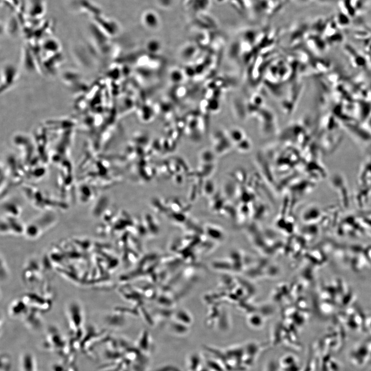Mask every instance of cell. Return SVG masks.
<instances>
[{"label":"cell","mask_w":371,"mask_h":371,"mask_svg":"<svg viewBox=\"0 0 371 371\" xmlns=\"http://www.w3.org/2000/svg\"><path fill=\"white\" fill-rule=\"evenodd\" d=\"M22 371H36L34 358L30 353H25L21 358Z\"/></svg>","instance_id":"1"},{"label":"cell","mask_w":371,"mask_h":371,"mask_svg":"<svg viewBox=\"0 0 371 371\" xmlns=\"http://www.w3.org/2000/svg\"><path fill=\"white\" fill-rule=\"evenodd\" d=\"M45 10L44 2L42 0H31L30 9L29 10L31 16L34 17L42 16Z\"/></svg>","instance_id":"2"},{"label":"cell","mask_w":371,"mask_h":371,"mask_svg":"<svg viewBox=\"0 0 371 371\" xmlns=\"http://www.w3.org/2000/svg\"><path fill=\"white\" fill-rule=\"evenodd\" d=\"M10 360L9 356L4 355V358L1 357V370L3 369L4 371H8L10 367Z\"/></svg>","instance_id":"3"}]
</instances>
